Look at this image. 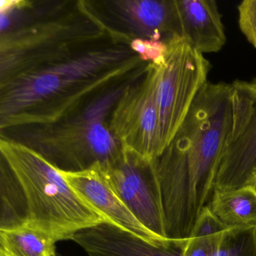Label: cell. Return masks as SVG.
<instances>
[{
	"label": "cell",
	"instance_id": "cell-17",
	"mask_svg": "<svg viewBox=\"0 0 256 256\" xmlns=\"http://www.w3.org/2000/svg\"><path fill=\"white\" fill-rule=\"evenodd\" d=\"M132 52L143 62L161 64L168 50V43L162 41L134 38L130 44Z\"/></svg>",
	"mask_w": 256,
	"mask_h": 256
},
{
	"label": "cell",
	"instance_id": "cell-18",
	"mask_svg": "<svg viewBox=\"0 0 256 256\" xmlns=\"http://www.w3.org/2000/svg\"><path fill=\"white\" fill-rule=\"evenodd\" d=\"M229 230L208 205L202 209L194 223L190 238H204Z\"/></svg>",
	"mask_w": 256,
	"mask_h": 256
},
{
	"label": "cell",
	"instance_id": "cell-3",
	"mask_svg": "<svg viewBox=\"0 0 256 256\" xmlns=\"http://www.w3.org/2000/svg\"><path fill=\"white\" fill-rule=\"evenodd\" d=\"M0 152V228L28 224L56 242L104 222L37 151L1 136Z\"/></svg>",
	"mask_w": 256,
	"mask_h": 256
},
{
	"label": "cell",
	"instance_id": "cell-19",
	"mask_svg": "<svg viewBox=\"0 0 256 256\" xmlns=\"http://www.w3.org/2000/svg\"><path fill=\"white\" fill-rule=\"evenodd\" d=\"M240 30L256 48V0H244L238 6Z\"/></svg>",
	"mask_w": 256,
	"mask_h": 256
},
{
	"label": "cell",
	"instance_id": "cell-11",
	"mask_svg": "<svg viewBox=\"0 0 256 256\" xmlns=\"http://www.w3.org/2000/svg\"><path fill=\"white\" fill-rule=\"evenodd\" d=\"M188 239L154 245L106 222L83 229L72 238L89 256H180Z\"/></svg>",
	"mask_w": 256,
	"mask_h": 256
},
{
	"label": "cell",
	"instance_id": "cell-14",
	"mask_svg": "<svg viewBox=\"0 0 256 256\" xmlns=\"http://www.w3.org/2000/svg\"><path fill=\"white\" fill-rule=\"evenodd\" d=\"M208 206L229 229L256 226V192L252 186L214 190Z\"/></svg>",
	"mask_w": 256,
	"mask_h": 256
},
{
	"label": "cell",
	"instance_id": "cell-23",
	"mask_svg": "<svg viewBox=\"0 0 256 256\" xmlns=\"http://www.w3.org/2000/svg\"><path fill=\"white\" fill-rule=\"evenodd\" d=\"M0 256H10V254H7L5 252L2 251V250H0Z\"/></svg>",
	"mask_w": 256,
	"mask_h": 256
},
{
	"label": "cell",
	"instance_id": "cell-9",
	"mask_svg": "<svg viewBox=\"0 0 256 256\" xmlns=\"http://www.w3.org/2000/svg\"><path fill=\"white\" fill-rule=\"evenodd\" d=\"M236 112L232 140L228 145L217 173L215 190L250 186L256 176V98L233 83Z\"/></svg>",
	"mask_w": 256,
	"mask_h": 256
},
{
	"label": "cell",
	"instance_id": "cell-6",
	"mask_svg": "<svg viewBox=\"0 0 256 256\" xmlns=\"http://www.w3.org/2000/svg\"><path fill=\"white\" fill-rule=\"evenodd\" d=\"M161 68L162 62H150L138 78L126 85L108 122L110 132L124 150L148 161L157 160L161 155L158 104Z\"/></svg>",
	"mask_w": 256,
	"mask_h": 256
},
{
	"label": "cell",
	"instance_id": "cell-2",
	"mask_svg": "<svg viewBox=\"0 0 256 256\" xmlns=\"http://www.w3.org/2000/svg\"><path fill=\"white\" fill-rule=\"evenodd\" d=\"M130 44L92 46L0 82L1 130L56 124L144 68Z\"/></svg>",
	"mask_w": 256,
	"mask_h": 256
},
{
	"label": "cell",
	"instance_id": "cell-10",
	"mask_svg": "<svg viewBox=\"0 0 256 256\" xmlns=\"http://www.w3.org/2000/svg\"><path fill=\"white\" fill-rule=\"evenodd\" d=\"M61 172L76 193L106 222L134 234L154 245L167 246L175 240L158 238L138 220L104 178L101 164L82 172Z\"/></svg>",
	"mask_w": 256,
	"mask_h": 256
},
{
	"label": "cell",
	"instance_id": "cell-16",
	"mask_svg": "<svg viewBox=\"0 0 256 256\" xmlns=\"http://www.w3.org/2000/svg\"><path fill=\"white\" fill-rule=\"evenodd\" d=\"M212 256H256V226L223 232Z\"/></svg>",
	"mask_w": 256,
	"mask_h": 256
},
{
	"label": "cell",
	"instance_id": "cell-1",
	"mask_svg": "<svg viewBox=\"0 0 256 256\" xmlns=\"http://www.w3.org/2000/svg\"><path fill=\"white\" fill-rule=\"evenodd\" d=\"M235 112L233 84L206 82L157 158L166 228L170 233L190 234L210 202L222 158L233 136Z\"/></svg>",
	"mask_w": 256,
	"mask_h": 256
},
{
	"label": "cell",
	"instance_id": "cell-12",
	"mask_svg": "<svg viewBox=\"0 0 256 256\" xmlns=\"http://www.w3.org/2000/svg\"><path fill=\"white\" fill-rule=\"evenodd\" d=\"M110 4L115 17L138 38L166 43L182 38L175 0H120Z\"/></svg>",
	"mask_w": 256,
	"mask_h": 256
},
{
	"label": "cell",
	"instance_id": "cell-20",
	"mask_svg": "<svg viewBox=\"0 0 256 256\" xmlns=\"http://www.w3.org/2000/svg\"><path fill=\"white\" fill-rule=\"evenodd\" d=\"M223 232L204 238H188L180 256H212Z\"/></svg>",
	"mask_w": 256,
	"mask_h": 256
},
{
	"label": "cell",
	"instance_id": "cell-4",
	"mask_svg": "<svg viewBox=\"0 0 256 256\" xmlns=\"http://www.w3.org/2000/svg\"><path fill=\"white\" fill-rule=\"evenodd\" d=\"M125 86L121 84L103 92L84 108L56 124L30 127L18 142L62 172H82L97 164H110L119 158L122 148L110 132L106 118Z\"/></svg>",
	"mask_w": 256,
	"mask_h": 256
},
{
	"label": "cell",
	"instance_id": "cell-5",
	"mask_svg": "<svg viewBox=\"0 0 256 256\" xmlns=\"http://www.w3.org/2000/svg\"><path fill=\"white\" fill-rule=\"evenodd\" d=\"M44 18L1 34L0 80L76 53L101 38L116 36L88 8Z\"/></svg>",
	"mask_w": 256,
	"mask_h": 256
},
{
	"label": "cell",
	"instance_id": "cell-22",
	"mask_svg": "<svg viewBox=\"0 0 256 256\" xmlns=\"http://www.w3.org/2000/svg\"><path fill=\"white\" fill-rule=\"evenodd\" d=\"M250 186L252 187V188H254V191L256 192V176H254V179H253L252 182Z\"/></svg>",
	"mask_w": 256,
	"mask_h": 256
},
{
	"label": "cell",
	"instance_id": "cell-13",
	"mask_svg": "<svg viewBox=\"0 0 256 256\" xmlns=\"http://www.w3.org/2000/svg\"><path fill=\"white\" fill-rule=\"evenodd\" d=\"M182 38L199 53H217L226 44L224 25L214 0H175Z\"/></svg>",
	"mask_w": 256,
	"mask_h": 256
},
{
	"label": "cell",
	"instance_id": "cell-8",
	"mask_svg": "<svg viewBox=\"0 0 256 256\" xmlns=\"http://www.w3.org/2000/svg\"><path fill=\"white\" fill-rule=\"evenodd\" d=\"M101 168L108 182L138 220L158 238L168 239L156 160L148 161L122 150L119 158Z\"/></svg>",
	"mask_w": 256,
	"mask_h": 256
},
{
	"label": "cell",
	"instance_id": "cell-15",
	"mask_svg": "<svg viewBox=\"0 0 256 256\" xmlns=\"http://www.w3.org/2000/svg\"><path fill=\"white\" fill-rule=\"evenodd\" d=\"M55 242L50 235L28 224L0 228V250L10 256H58Z\"/></svg>",
	"mask_w": 256,
	"mask_h": 256
},
{
	"label": "cell",
	"instance_id": "cell-7",
	"mask_svg": "<svg viewBox=\"0 0 256 256\" xmlns=\"http://www.w3.org/2000/svg\"><path fill=\"white\" fill-rule=\"evenodd\" d=\"M211 67L204 54L182 38L176 37L168 42L158 84L161 155L208 82Z\"/></svg>",
	"mask_w": 256,
	"mask_h": 256
},
{
	"label": "cell",
	"instance_id": "cell-21",
	"mask_svg": "<svg viewBox=\"0 0 256 256\" xmlns=\"http://www.w3.org/2000/svg\"><path fill=\"white\" fill-rule=\"evenodd\" d=\"M240 86L245 90L252 96L256 98V78L250 82L236 80Z\"/></svg>",
	"mask_w": 256,
	"mask_h": 256
}]
</instances>
